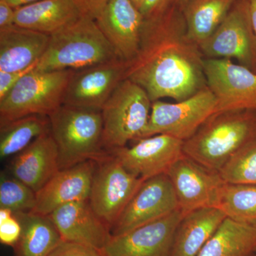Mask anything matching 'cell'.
I'll use <instances>...</instances> for the list:
<instances>
[{
    "mask_svg": "<svg viewBox=\"0 0 256 256\" xmlns=\"http://www.w3.org/2000/svg\"><path fill=\"white\" fill-rule=\"evenodd\" d=\"M188 1V0H176V2H175V4L180 5V6H181V5L184 4V3Z\"/></svg>",
    "mask_w": 256,
    "mask_h": 256,
    "instance_id": "cell-39",
    "label": "cell"
},
{
    "mask_svg": "<svg viewBox=\"0 0 256 256\" xmlns=\"http://www.w3.org/2000/svg\"><path fill=\"white\" fill-rule=\"evenodd\" d=\"M144 181L124 169L106 150L96 160L88 200L96 214L110 230Z\"/></svg>",
    "mask_w": 256,
    "mask_h": 256,
    "instance_id": "cell-9",
    "label": "cell"
},
{
    "mask_svg": "<svg viewBox=\"0 0 256 256\" xmlns=\"http://www.w3.org/2000/svg\"><path fill=\"white\" fill-rule=\"evenodd\" d=\"M204 56L188 37L181 6L144 20L139 52L128 63L126 78L146 90L152 102L185 100L207 87Z\"/></svg>",
    "mask_w": 256,
    "mask_h": 256,
    "instance_id": "cell-1",
    "label": "cell"
},
{
    "mask_svg": "<svg viewBox=\"0 0 256 256\" xmlns=\"http://www.w3.org/2000/svg\"><path fill=\"white\" fill-rule=\"evenodd\" d=\"M152 100L146 90L126 78L102 107V146L105 150L140 139L150 114Z\"/></svg>",
    "mask_w": 256,
    "mask_h": 256,
    "instance_id": "cell-6",
    "label": "cell"
},
{
    "mask_svg": "<svg viewBox=\"0 0 256 256\" xmlns=\"http://www.w3.org/2000/svg\"><path fill=\"white\" fill-rule=\"evenodd\" d=\"M48 118L60 170L88 160L96 161L106 154L101 110L63 104Z\"/></svg>",
    "mask_w": 256,
    "mask_h": 256,
    "instance_id": "cell-4",
    "label": "cell"
},
{
    "mask_svg": "<svg viewBox=\"0 0 256 256\" xmlns=\"http://www.w3.org/2000/svg\"><path fill=\"white\" fill-rule=\"evenodd\" d=\"M8 4L12 6L14 9L22 8V6H26V5L33 4L37 2L42 1V0H4Z\"/></svg>",
    "mask_w": 256,
    "mask_h": 256,
    "instance_id": "cell-36",
    "label": "cell"
},
{
    "mask_svg": "<svg viewBox=\"0 0 256 256\" xmlns=\"http://www.w3.org/2000/svg\"><path fill=\"white\" fill-rule=\"evenodd\" d=\"M22 225L12 210L0 208V242L14 247L22 234Z\"/></svg>",
    "mask_w": 256,
    "mask_h": 256,
    "instance_id": "cell-30",
    "label": "cell"
},
{
    "mask_svg": "<svg viewBox=\"0 0 256 256\" xmlns=\"http://www.w3.org/2000/svg\"><path fill=\"white\" fill-rule=\"evenodd\" d=\"M95 169V160H88L60 170L36 192V204L30 212L48 216L66 204L89 200Z\"/></svg>",
    "mask_w": 256,
    "mask_h": 256,
    "instance_id": "cell-18",
    "label": "cell"
},
{
    "mask_svg": "<svg viewBox=\"0 0 256 256\" xmlns=\"http://www.w3.org/2000/svg\"><path fill=\"white\" fill-rule=\"evenodd\" d=\"M178 208L172 184L166 174L143 182L111 228L112 236L121 235L173 213Z\"/></svg>",
    "mask_w": 256,
    "mask_h": 256,
    "instance_id": "cell-12",
    "label": "cell"
},
{
    "mask_svg": "<svg viewBox=\"0 0 256 256\" xmlns=\"http://www.w3.org/2000/svg\"><path fill=\"white\" fill-rule=\"evenodd\" d=\"M132 2L139 9L141 3H142V0H132Z\"/></svg>",
    "mask_w": 256,
    "mask_h": 256,
    "instance_id": "cell-38",
    "label": "cell"
},
{
    "mask_svg": "<svg viewBox=\"0 0 256 256\" xmlns=\"http://www.w3.org/2000/svg\"><path fill=\"white\" fill-rule=\"evenodd\" d=\"M36 194L12 174L2 172L0 178V208L14 214L30 212L34 208Z\"/></svg>",
    "mask_w": 256,
    "mask_h": 256,
    "instance_id": "cell-29",
    "label": "cell"
},
{
    "mask_svg": "<svg viewBox=\"0 0 256 256\" xmlns=\"http://www.w3.org/2000/svg\"><path fill=\"white\" fill-rule=\"evenodd\" d=\"M73 70H32L0 100V127L16 120L41 114L50 116L63 105Z\"/></svg>",
    "mask_w": 256,
    "mask_h": 256,
    "instance_id": "cell-5",
    "label": "cell"
},
{
    "mask_svg": "<svg viewBox=\"0 0 256 256\" xmlns=\"http://www.w3.org/2000/svg\"><path fill=\"white\" fill-rule=\"evenodd\" d=\"M62 240L78 242L102 250L112 236L110 226L98 216L89 200L70 202L48 216Z\"/></svg>",
    "mask_w": 256,
    "mask_h": 256,
    "instance_id": "cell-17",
    "label": "cell"
},
{
    "mask_svg": "<svg viewBox=\"0 0 256 256\" xmlns=\"http://www.w3.org/2000/svg\"><path fill=\"white\" fill-rule=\"evenodd\" d=\"M86 14L95 18L110 0H76Z\"/></svg>",
    "mask_w": 256,
    "mask_h": 256,
    "instance_id": "cell-34",
    "label": "cell"
},
{
    "mask_svg": "<svg viewBox=\"0 0 256 256\" xmlns=\"http://www.w3.org/2000/svg\"><path fill=\"white\" fill-rule=\"evenodd\" d=\"M180 210L127 233L112 236L105 256H170L175 232L182 220Z\"/></svg>",
    "mask_w": 256,
    "mask_h": 256,
    "instance_id": "cell-15",
    "label": "cell"
},
{
    "mask_svg": "<svg viewBox=\"0 0 256 256\" xmlns=\"http://www.w3.org/2000/svg\"><path fill=\"white\" fill-rule=\"evenodd\" d=\"M22 225V234L14 246V256H48L62 240L48 216L32 212L14 214Z\"/></svg>",
    "mask_w": 256,
    "mask_h": 256,
    "instance_id": "cell-24",
    "label": "cell"
},
{
    "mask_svg": "<svg viewBox=\"0 0 256 256\" xmlns=\"http://www.w3.org/2000/svg\"><path fill=\"white\" fill-rule=\"evenodd\" d=\"M184 141L168 134H156L136 141L134 146L106 150L118 160L124 169L146 180L166 174L184 154Z\"/></svg>",
    "mask_w": 256,
    "mask_h": 256,
    "instance_id": "cell-14",
    "label": "cell"
},
{
    "mask_svg": "<svg viewBox=\"0 0 256 256\" xmlns=\"http://www.w3.org/2000/svg\"><path fill=\"white\" fill-rule=\"evenodd\" d=\"M118 58L114 47L101 32L95 18L85 14L76 22L50 35L46 52L35 70H77Z\"/></svg>",
    "mask_w": 256,
    "mask_h": 256,
    "instance_id": "cell-3",
    "label": "cell"
},
{
    "mask_svg": "<svg viewBox=\"0 0 256 256\" xmlns=\"http://www.w3.org/2000/svg\"><path fill=\"white\" fill-rule=\"evenodd\" d=\"M176 2V0H142L139 10L144 20H152L162 14Z\"/></svg>",
    "mask_w": 256,
    "mask_h": 256,
    "instance_id": "cell-32",
    "label": "cell"
},
{
    "mask_svg": "<svg viewBox=\"0 0 256 256\" xmlns=\"http://www.w3.org/2000/svg\"><path fill=\"white\" fill-rule=\"evenodd\" d=\"M226 216L215 207L198 208L184 216L175 232L170 256H197Z\"/></svg>",
    "mask_w": 256,
    "mask_h": 256,
    "instance_id": "cell-22",
    "label": "cell"
},
{
    "mask_svg": "<svg viewBox=\"0 0 256 256\" xmlns=\"http://www.w3.org/2000/svg\"><path fill=\"white\" fill-rule=\"evenodd\" d=\"M249 3H250L252 28H254L256 38V0H249Z\"/></svg>",
    "mask_w": 256,
    "mask_h": 256,
    "instance_id": "cell-37",
    "label": "cell"
},
{
    "mask_svg": "<svg viewBox=\"0 0 256 256\" xmlns=\"http://www.w3.org/2000/svg\"><path fill=\"white\" fill-rule=\"evenodd\" d=\"M48 256H105L96 248L62 240Z\"/></svg>",
    "mask_w": 256,
    "mask_h": 256,
    "instance_id": "cell-31",
    "label": "cell"
},
{
    "mask_svg": "<svg viewBox=\"0 0 256 256\" xmlns=\"http://www.w3.org/2000/svg\"><path fill=\"white\" fill-rule=\"evenodd\" d=\"M236 2V0H188L181 5L190 40L200 46L225 20Z\"/></svg>",
    "mask_w": 256,
    "mask_h": 256,
    "instance_id": "cell-25",
    "label": "cell"
},
{
    "mask_svg": "<svg viewBox=\"0 0 256 256\" xmlns=\"http://www.w3.org/2000/svg\"><path fill=\"white\" fill-rule=\"evenodd\" d=\"M15 9L4 0H0V28L15 24Z\"/></svg>",
    "mask_w": 256,
    "mask_h": 256,
    "instance_id": "cell-35",
    "label": "cell"
},
{
    "mask_svg": "<svg viewBox=\"0 0 256 256\" xmlns=\"http://www.w3.org/2000/svg\"><path fill=\"white\" fill-rule=\"evenodd\" d=\"M256 250V224L226 218L197 256H250Z\"/></svg>",
    "mask_w": 256,
    "mask_h": 256,
    "instance_id": "cell-23",
    "label": "cell"
},
{
    "mask_svg": "<svg viewBox=\"0 0 256 256\" xmlns=\"http://www.w3.org/2000/svg\"><path fill=\"white\" fill-rule=\"evenodd\" d=\"M50 36L14 24L0 28V70L16 72L36 66Z\"/></svg>",
    "mask_w": 256,
    "mask_h": 256,
    "instance_id": "cell-20",
    "label": "cell"
},
{
    "mask_svg": "<svg viewBox=\"0 0 256 256\" xmlns=\"http://www.w3.org/2000/svg\"><path fill=\"white\" fill-rule=\"evenodd\" d=\"M95 20L120 60L128 63L136 58L144 18L132 0H110Z\"/></svg>",
    "mask_w": 256,
    "mask_h": 256,
    "instance_id": "cell-16",
    "label": "cell"
},
{
    "mask_svg": "<svg viewBox=\"0 0 256 256\" xmlns=\"http://www.w3.org/2000/svg\"><path fill=\"white\" fill-rule=\"evenodd\" d=\"M218 173L225 182L256 186V140L237 152Z\"/></svg>",
    "mask_w": 256,
    "mask_h": 256,
    "instance_id": "cell-28",
    "label": "cell"
},
{
    "mask_svg": "<svg viewBox=\"0 0 256 256\" xmlns=\"http://www.w3.org/2000/svg\"><path fill=\"white\" fill-rule=\"evenodd\" d=\"M256 140V111L235 110L213 114L184 142V154L213 171Z\"/></svg>",
    "mask_w": 256,
    "mask_h": 256,
    "instance_id": "cell-2",
    "label": "cell"
},
{
    "mask_svg": "<svg viewBox=\"0 0 256 256\" xmlns=\"http://www.w3.org/2000/svg\"><path fill=\"white\" fill-rule=\"evenodd\" d=\"M166 174L184 215L198 208H216L218 194L225 182L218 172L208 169L184 154L170 166Z\"/></svg>",
    "mask_w": 256,
    "mask_h": 256,
    "instance_id": "cell-11",
    "label": "cell"
},
{
    "mask_svg": "<svg viewBox=\"0 0 256 256\" xmlns=\"http://www.w3.org/2000/svg\"><path fill=\"white\" fill-rule=\"evenodd\" d=\"M198 47L204 58L236 60L256 72V38L249 0H236L225 20Z\"/></svg>",
    "mask_w": 256,
    "mask_h": 256,
    "instance_id": "cell-8",
    "label": "cell"
},
{
    "mask_svg": "<svg viewBox=\"0 0 256 256\" xmlns=\"http://www.w3.org/2000/svg\"><path fill=\"white\" fill-rule=\"evenodd\" d=\"M0 158L5 159L24 150L35 139L50 132L48 116L32 114L0 127Z\"/></svg>",
    "mask_w": 256,
    "mask_h": 256,
    "instance_id": "cell-26",
    "label": "cell"
},
{
    "mask_svg": "<svg viewBox=\"0 0 256 256\" xmlns=\"http://www.w3.org/2000/svg\"><path fill=\"white\" fill-rule=\"evenodd\" d=\"M216 208L228 218L256 224V186L224 182L218 194Z\"/></svg>",
    "mask_w": 256,
    "mask_h": 256,
    "instance_id": "cell-27",
    "label": "cell"
},
{
    "mask_svg": "<svg viewBox=\"0 0 256 256\" xmlns=\"http://www.w3.org/2000/svg\"><path fill=\"white\" fill-rule=\"evenodd\" d=\"M60 170L58 148L50 131L18 153L10 166V174L36 193Z\"/></svg>",
    "mask_w": 256,
    "mask_h": 256,
    "instance_id": "cell-19",
    "label": "cell"
},
{
    "mask_svg": "<svg viewBox=\"0 0 256 256\" xmlns=\"http://www.w3.org/2000/svg\"><path fill=\"white\" fill-rule=\"evenodd\" d=\"M128 62L118 60L74 70L63 104L102 110L106 101L126 79Z\"/></svg>",
    "mask_w": 256,
    "mask_h": 256,
    "instance_id": "cell-13",
    "label": "cell"
},
{
    "mask_svg": "<svg viewBox=\"0 0 256 256\" xmlns=\"http://www.w3.org/2000/svg\"><path fill=\"white\" fill-rule=\"evenodd\" d=\"M85 14L76 0H42L15 9L14 24L50 36Z\"/></svg>",
    "mask_w": 256,
    "mask_h": 256,
    "instance_id": "cell-21",
    "label": "cell"
},
{
    "mask_svg": "<svg viewBox=\"0 0 256 256\" xmlns=\"http://www.w3.org/2000/svg\"><path fill=\"white\" fill-rule=\"evenodd\" d=\"M207 86L216 99V114L256 111V72L228 60L204 58Z\"/></svg>",
    "mask_w": 256,
    "mask_h": 256,
    "instance_id": "cell-10",
    "label": "cell"
},
{
    "mask_svg": "<svg viewBox=\"0 0 256 256\" xmlns=\"http://www.w3.org/2000/svg\"><path fill=\"white\" fill-rule=\"evenodd\" d=\"M36 66L16 72H1L0 70V100L3 98L13 88L24 76L32 72Z\"/></svg>",
    "mask_w": 256,
    "mask_h": 256,
    "instance_id": "cell-33",
    "label": "cell"
},
{
    "mask_svg": "<svg viewBox=\"0 0 256 256\" xmlns=\"http://www.w3.org/2000/svg\"><path fill=\"white\" fill-rule=\"evenodd\" d=\"M216 104V99L208 86L178 102L154 101L140 139L163 134L184 142L215 114Z\"/></svg>",
    "mask_w": 256,
    "mask_h": 256,
    "instance_id": "cell-7",
    "label": "cell"
}]
</instances>
